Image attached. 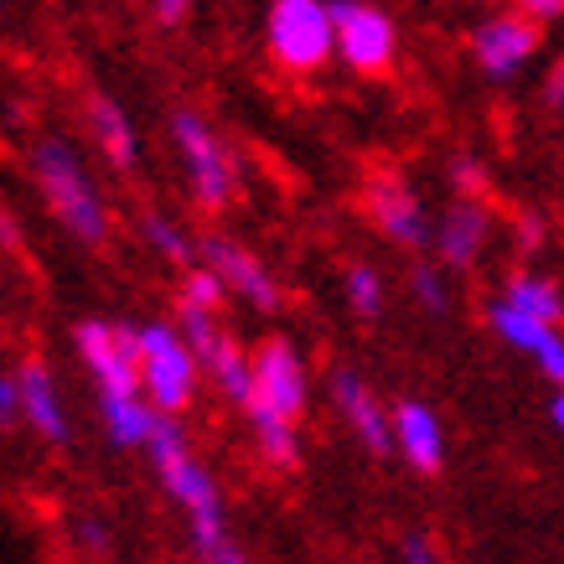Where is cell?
<instances>
[{
	"mask_svg": "<svg viewBox=\"0 0 564 564\" xmlns=\"http://www.w3.org/2000/svg\"><path fill=\"white\" fill-rule=\"evenodd\" d=\"M26 172L32 187L42 197V207L52 213V223L84 249H109L115 239V213L104 197L99 176L88 172L84 151L68 135H36L26 151Z\"/></svg>",
	"mask_w": 564,
	"mask_h": 564,
	"instance_id": "2",
	"label": "cell"
},
{
	"mask_svg": "<svg viewBox=\"0 0 564 564\" xmlns=\"http://www.w3.org/2000/svg\"><path fill=\"white\" fill-rule=\"evenodd\" d=\"M513 239H518V249H539V243H544V218H539V213H523V218L513 223Z\"/></svg>",
	"mask_w": 564,
	"mask_h": 564,
	"instance_id": "31",
	"label": "cell"
},
{
	"mask_svg": "<svg viewBox=\"0 0 564 564\" xmlns=\"http://www.w3.org/2000/svg\"><path fill=\"white\" fill-rule=\"evenodd\" d=\"M166 140H172V155L182 166V182H187L192 203L203 213H228L239 203V187H243V166L234 145L218 135V124L207 120L203 109L192 104H176L166 115Z\"/></svg>",
	"mask_w": 564,
	"mask_h": 564,
	"instance_id": "4",
	"label": "cell"
},
{
	"mask_svg": "<svg viewBox=\"0 0 564 564\" xmlns=\"http://www.w3.org/2000/svg\"><path fill=\"white\" fill-rule=\"evenodd\" d=\"M84 124H88V140H94V151L104 155V166L115 176H135L140 172V130L130 120V109H124L115 94H88L84 104Z\"/></svg>",
	"mask_w": 564,
	"mask_h": 564,
	"instance_id": "18",
	"label": "cell"
},
{
	"mask_svg": "<svg viewBox=\"0 0 564 564\" xmlns=\"http://www.w3.org/2000/svg\"><path fill=\"white\" fill-rule=\"evenodd\" d=\"M68 544H73V554H84L88 564H104L115 554V533H109V523H104L99 513H73L68 518Z\"/></svg>",
	"mask_w": 564,
	"mask_h": 564,
	"instance_id": "25",
	"label": "cell"
},
{
	"mask_svg": "<svg viewBox=\"0 0 564 564\" xmlns=\"http://www.w3.org/2000/svg\"><path fill=\"white\" fill-rule=\"evenodd\" d=\"M492 207L487 203H471V197H456V203L445 207L441 218H435V264L441 270H477L481 254H487V243H492Z\"/></svg>",
	"mask_w": 564,
	"mask_h": 564,
	"instance_id": "15",
	"label": "cell"
},
{
	"mask_svg": "<svg viewBox=\"0 0 564 564\" xmlns=\"http://www.w3.org/2000/svg\"><path fill=\"white\" fill-rule=\"evenodd\" d=\"M176 326L187 332L192 352L203 362V383L218 389L234 410H249L254 393V347L239 343V332H228L223 316H203V311H176Z\"/></svg>",
	"mask_w": 564,
	"mask_h": 564,
	"instance_id": "7",
	"label": "cell"
},
{
	"mask_svg": "<svg viewBox=\"0 0 564 564\" xmlns=\"http://www.w3.org/2000/svg\"><path fill=\"white\" fill-rule=\"evenodd\" d=\"M487 322H492L497 337L513 347V352H523V358H529L533 368H539V373L554 383V389H564V332H560V326L533 322V316H523V311L508 306L502 295H492Z\"/></svg>",
	"mask_w": 564,
	"mask_h": 564,
	"instance_id": "16",
	"label": "cell"
},
{
	"mask_svg": "<svg viewBox=\"0 0 564 564\" xmlns=\"http://www.w3.org/2000/svg\"><path fill=\"white\" fill-rule=\"evenodd\" d=\"M399 564H445V554L425 529H410L399 539Z\"/></svg>",
	"mask_w": 564,
	"mask_h": 564,
	"instance_id": "28",
	"label": "cell"
},
{
	"mask_svg": "<svg viewBox=\"0 0 564 564\" xmlns=\"http://www.w3.org/2000/svg\"><path fill=\"white\" fill-rule=\"evenodd\" d=\"M502 301L513 311H523V316H533V322H549V326H560L564 322V291L549 280V274H533V270H518L502 280Z\"/></svg>",
	"mask_w": 564,
	"mask_h": 564,
	"instance_id": "21",
	"label": "cell"
},
{
	"mask_svg": "<svg viewBox=\"0 0 564 564\" xmlns=\"http://www.w3.org/2000/svg\"><path fill=\"white\" fill-rule=\"evenodd\" d=\"M410 301L425 311V316H435V322H441V316H451V280H445L441 264H430V259H420V264H414V270H410Z\"/></svg>",
	"mask_w": 564,
	"mask_h": 564,
	"instance_id": "24",
	"label": "cell"
},
{
	"mask_svg": "<svg viewBox=\"0 0 564 564\" xmlns=\"http://www.w3.org/2000/svg\"><path fill=\"white\" fill-rule=\"evenodd\" d=\"M311 410V373L306 358L291 337H264L254 347V393H249V435L254 456L270 471H295L301 466V420Z\"/></svg>",
	"mask_w": 564,
	"mask_h": 564,
	"instance_id": "1",
	"label": "cell"
},
{
	"mask_svg": "<svg viewBox=\"0 0 564 564\" xmlns=\"http://www.w3.org/2000/svg\"><path fill=\"white\" fill-rule=\"evenodd\" d=\"M145 462H151L166 502H172L176 513H182V523H187L192 560L234 544V533H228V502H223L218 477H213V466L192 451L187 430L176 425V420H166V425L155 430V441L145 445Z\"/></svg>",
	"mask_w": 564,
	"mask_h": 564,
	"instance_id": "3",
	"label": "cell"
},
{
	"mask_svg": "<svg viewBox=\"0 0 564 564\" xmlns=\"http://www.w3.org/2000/svg\"><path fill=\"white\" fill-rule=\"evenodd\" d=\"M135 228H140V243H145L166 270H176V274L197 270V234H192L182 218H172L166 207H140Z\"/></svg>",
	"mask_w": 564,
	"mask_h": 564,
	"instance_id": "20",
	"label": "cell"
},
{
	"mask_svg": "<svg viewBox=\"0 0 564 564\" xmlns=\"http://www.w3.org/2000/svg\"><path fill=\"white\" fill-rule=\"evenodd\" d=\"M544 104L564 115V57L554 63V68H549V78H544Z\"/></svg>",
	"mask_w": 564,
	"mask_h": 564,
	"instance_id": "32",
	"label": "cell"
},
{
	"mask_svg": "<svg viewBox=\"0 0 564 564\" xmlns=\"http://www.w3.org/2000/svg\"><path fill=\"white\" fill-rule=\"evenodd\" d=\"M228 301H234V295H228V285H223L213 270H203V264L176 280V311H203V316H223V311H228Z\"/></svg>",
	"mask_w": 564,
	"mask_h": 564,
	"instance_id": "23",
	"label": "cell"
},
{
	"mask_svg": "<svg viewBox=\"0 0 564 564\" xmlns=\"http://www.w3.org/2000/svg\"><path fill=\"white\" fill-rule=\"evenodd\" d=\"M11 430H26V420H21V373L0 368V435H11Z\"/></svg>",
	"mask_w": 564,
	"mask_h": 564,
	"instance_id": "27",
	"label": "cell"
},
{
	"mask_svg": "<svg viewBox=\"0 0 564 564\" xmlns=\"http://www.w3.org/2000/svg\"><path fill=\"white\" fill-rule=\"evenodd\" d=\"M0 21H6V0H0Z\"/></svg>",
	"mask_w": 564,
	"mask_h": 564,
	"instance_id": "36",
	"label": "cell"
},
{
	"mask_svg": "<svg viewBox=\"0 0 564 564\" xmlns=\"http://www.w3.org/2000/svg\"><path fill=\"white\" fill-rule=\"evenodd\" d=\"M362 213L373 223V234H383L393 249L420 254V249L435 243V218H430L425 197H420L399 172H378L362 182Z\"/></svg>",
	"mask_w": 564,
	"mask_h": 564,
	"instance_id": "10",
	"label": "cell"
},
{
	"mask_svg": "<svg viewBox=\"0 0 564 564\" xmlns=\"http://www.w3.org/2000/svg\"><path fill=\"white\" fill-rule=\"evenodd\" d=\"M73 352L84 358L94 393L104 389H140V326L84 316L73 326Z\"/></svg>",
	"mask_w": 564,
	"mask_h": 564,
	"instance_id": "11",
	"label": "cell"
},
{
	"mask_svg": "<svg viewBox=\"0 0 564 564\" xmlns=\"http://www.w3.org/2000/svg\"><path fill=\"white\" fill-rule=\"evenodd\" d=\"M197 264L218 274L243 311H254V316H280V311H285L280 274H274L249 243L228 239V234H203V239H197Z\"/></svg>",
	"mask_w": 564,
	"mask_h": 564,
	"instance_id": "8",
	"label": "cell"
},
{
	"mask_svg": "<svg viewBox=\"0 0 564 564\" xmlns=\"http://www.w3.org/2000/svg\"><path fill=\"white\" fill-rule=\"evenodd\" d=\"M192 6L197 0H151V17H155V26H182L192 17Z\"/></svg>",
	"mask_w": 564,
	"mask_h": 564,
	"instance_id": "30",
	"label": "cell"
},
{
	"mask_svg": "<svg viewBox=\"0 0 564 564\" xmlns=\"http://www.w3.org/2000/svg\"><path fill=\"white\" fill-rule=\"evenodd\" d=\"M393 456L420 471V477H441L445 471V425L435 404L425 399H399L393 404Z\"/></svg>",
	"mask_w": 564,
	"mask_h": 564,
	"instance_id": "17",
	"label": "cell"
},
{
	"mask_svg": "<svg viewBox=\"0 0 564 564\" xmlns=\"http://www.w3.org/2000/svg\"><path fill=\"white\" fill-rule=\"evenodd\" d=\"M451 187H456V197L481 203V197L492 192V176H487V166H481L477 155H456V161H451Z\"/></svg>",
	"mask_w": 564,
	"mask_h": 564,
	"instance_id": "26",
	"label": "cell"
},
{
	"mask_svg": "<svg viewBox=\"0 0 564 564\" xmlns=\"http://www.w3.org/2000/svg\"><path fill=\"white\" fill-rule=\"evenodd\" d=\"M21 420L32 430V441H42L47 451H68L73 445V410H68V393L57 383L47 358H21Z\"/></svg>",
	"mask_w": 564,
	"mask_h": 564,
	"instance_id": "14",
	"label": "cell"
},
{
	"mask_svg": "<svg viewBox=\"0 0 564 564\" xmlns=\"http://www.w3.org/2000/svg\"><path fill=\"white\" fill-rule=\"evenodd\" d=\"M326 399L332 410L352 430V441L368 451V456H393V410H383V399L373 393V383L358 373V368H332L326 373Z\"/></svg>",
	"mask_w": 564,
	"mask_h": 564,
	"instance_id": "13",
	"label": "cell"
},
{
	"mask_svg": "<svg viewBox=\"0 0 564 564\" xmlns=\"http://www.w3.org/2000/svg\"><path fill=\"white\" fill-rule=\"evenodd\" d=\"M337 21V63L358 78H383L399 57V26L373 0H332Z\"/></svg>",
	"mask_w": 564,
	"mask_h": 564,
	"instance_id": "9",
	"label": "cell"
},
{
	"mask_svg": "<svg viewBox=\"0 0 564 564\" xmlns=\"http://www.w3.org/2000/svg\"><path fill=\"white\" fill-rule=\"evenodd\" d=\"M197 564H254L249 554H243V544L234 539V544H223V549H213V554H203Z\"/></svg>",
	"mask_w": 564,
	"mask_h": 564,
	"instance_id": "33",
	"label": "cell"
},
{
	"mask_svg": "<svg viewBox=\"0 0 564 564\" xmlns=\"http://www.w3.org/2000/svg\"><path fill=\"white\" fill-rule=\"evenodd\" d=\"M264 52L291 78L322 73L337 57L332 0H264Z\"/></svg>",
	"mask_w": 564,
	"mask_h": 564,
	"instance_id": "5",
	"label": "cell"
},
{
	"mask_svg": "<svg viewBox=\"0 0 564 564\" xmlns=\"http://www.w3.org/2000/svg\"><path fill=\"white\" fill-rule=\"evenodd\" d=\"M99 425H104V441L115 451H145L155 441V430L166 425V414L145 399V389H104Z\"/></svg>",
	"mask_w": 564,
	"mask_h": 564,
	"instance_id": "19",
	"label": "cell"
},
{
	"mask_svg": "<svg viewBox=\"0 0 564 564\" xmlns=\"http://www.w3.org/2000/svg\"><path fill=\"white\" fill-rule=\"evenodd\" d=\"M549 425H554V430L564 435V389L549 393Z\"/></svg>",
	"mask_w": 564,
	"mask_h": 564,
	"instance_id": "35",
	"label": "cell"
},
{
	"mask_svg": "<svg viewBox=\"0 0 564 564\" xmlns=\"http://www.w3.org/2000/svg\"><path fill=\"white\" fill-rule=\"evenodd\" d=\"M343 301L358 322H378L389 311V285H383V270L368 264V259H347L343 270Z\"/></svg>",
	"mask_w": 564,
	"mask_h": 564,
	"instance_id": "22",
	"label": "cell"
},
{
	"mask_svg": "<svg viewBox=\"0 0 564 564\" xmlns=\"http://www.w3.org/2000/svg\"><path fill=\"white\" fill-rule=\"evenodd\" d=\"M0 249H21V223L0 207Z\"/></svg>",
	"mask_w": 564,
	"mask_h": 564,
	"instance_id": "34",
	"label": "cell"
},
{
	"mask_svg": "<svg viewBox=\"0 0 564 564\" xmlns=\"http://www.w3.org/2000/svg\"><path fill=\"white\" fill-rule=\"evenodd\" d=\"M471 63H477L481 78H492V84H508L518 73L529 68L539 47H544V26H533L523 11H492V17H481L471 26Z\"/></svg>",
	"mask_w": 564,
	"mask_h": 564,
	"instance_id": "12",
	"label": "cell"
},
{
	"mask_svg": "<svg viewBox=\"0 0 564 564\" xmlns=\"http://www.w3.org/2000/svg\"><path fill=\"white\" fill-rule=\"evenodd\" d=\"M513 11H523L533 26H549L564 17V0H513Z\"/></svg>",
	"mask_w": 564,
	"mask_h": 564,
	"instance_id": "29",
	"label": "cell"
},
{
	"mask_svg": "<svg viewBox=\"0 0 564 564\" xmlns=\"http://www.w3.org/2000/svg\"><path fill=\"white\" fill-rule=\"evenodd\" d=\"M140 389L166 420H176V414H187L197 404L203 362L192 352L187 332L176 326V316L140 322Z\"/></svg>",
	"mask_w": 564,
	"mask_h": 564,
	"instance_id": "6",
	"label": "cell"
}]
</instances>
